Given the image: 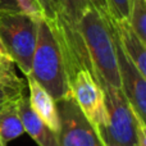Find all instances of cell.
<instances>
[{
    "label": "cell",
    "mask_w": 146,
    "mask_h": 146,
    "mask_svg": "<svg viewBox=\"0 0 146 146\" xmlns=\"http://www.w3.org/2000/svg\"><path fill=\"white\" fill-rule=\"evenodd\" d=\"M71 94L82 114L96 129L104 145V133L108 127V111L103 88L94 78L92 73L87 69L78 71L71 82Z\"/></svg>",
    "instance_id": "5"
},
{
    "label": "cell",
    "mask_w": 146,
    "mask_h": 146,
    "mask_svg": "<svg viewBox=\"0 0 146 146\" xmlns=\"http://www.w3.org/2000/svg\"><path fill=\"white\" fill-rule=\"evenodd\" d=\"M128 23L140 40L146 44V0H131Z\"/></svg>",
    "instance_id": "13"
},
{
    "label": "cell",
    "mask_w": 146,
    "mask_h": 146,
    "mask_svg": "<svg viewBox=\"0 0 146 146\" xmlns=\"http://www.w3.org/2000/svg\"><path fill=\"white\" fill-rule=\"evenodd\" d=\"M7 12H19L14 0H0V14Z\"/></svg>",
    "instance_id": "17"
},
{
    "label": "cell",
    "mask_w": 146,
    "mask_h": 146,
    "mask_svg": "<svg viewBox=\"0 0 146 146\" xmlns=\"http://www.w3.org/2000/svg\"><path fill=\"white\" fill-rule=\"evenodd\" d=\"M111 26L122 50L137 68V71L146 77V44L140 40L128 21L111 19Z\"/></svg>",
    "instance_id": "9"
},
{
    "label": "cell",
    "mask_w": 146,
    "mask_h": 146,
    "mask_svg": "<svg viewBox=\"0 0 146 146\" xmlns=\"http://www.w3.org/2000/svg\"><path fill=\"white\" fill-rule=\"evenodd\" d=\"M26 82L14 71L13 63H0V109L15 104L25 95Z\"/></svg>",
    "instance_id": "11"
},
{
    "label": "cell",
    "mask_w": 146,
    "mask_h": 146,
    "mask_svg": "<svg viewBox=\"0 0 146 146\" xmlns=\"http://www.w3.org/2000/svg\"><path fill=\"white\" fill-rule=\"evenodd\" d=\"M114 31V30H113ZM115 38V53L118 59V69L121 76V90L123 91L124 96L127 98L129 105L132 106L133 111L139 118L145 121L146 115V80L137 68L132 64L128 56L124 54L119 45L118 40Z\"/></svg>",
    "instance_id": "7"
},
{
    "label": "cell",
    "mask_w": 146,
    "mask_h": 146,
    "mask_svg": "<svg viewBox=\"0 0 146 146\" xmlns=\"http://www.w3.org/2000/svg\"><path fill=\"white\" fill-rule=\"evenodd\" d=\"M37 37V21L22 12L0 14V40L12 62L23 74H30Z\"/></svg>",
    "instance_id": "3"
},
{
    "label": "cell",
    "mask_w": 146,
    "mask_h": 146,
    "mask_svg": "<svg viewBox=\"0 0 146 146\" xmlns=\"http://www.w3.org/2000/svg\"><path fill=\"white\" fill-rule=\"evenodd\" d=\"M0 63H13L12 59H10V56L8 55L7 50H5L4 45H3L1 40H0Z\"/></svg>",
    "instance_id": "18"
},
{
    "label": "cell",
    "mask_w": 146,
    "mask_h": 146,
    "mask_svg": "<svg viewBox=\"0 0 146 146\" xmlns=\"http://www.w3.org/2000/svg\"><path fill=\"white\" fill-rule=\"evenodd\" d=\"M101 88L108 111L104 145L137 146V124L142 119L136 115L121 88L109 85H103Z\"/></svg>",
    "instance_id": "4"
},
{
    "label": "cell",
    "mask_w": 146,
    "mask_h": 146,
    "mask_svg": "<svg viewBox=\"0 0 146 146\" xmlns=\"http://www.w3.org/2000/svg\"><path fill=\"white\" fill-rule=\"evenodd\" d=\"M78 26L94 78L100 86L121 88L115 38L106 10L94 0H82L78 10Z\"/></svg>",
    "instance_id": "1"
},
{
    "label": "cell",
    "mask_w": 146,
    "mask_h": 146,
    "mask_svg": "<svg viewBox=\"0 0 146 146\" xmlns=\"http://www.w3.org/2000/svg\"><path fill=\"white\" fill-rule=\"evenodd\" d=\"M0 146H4V145H3V144H1V141H0Z\"/></svg>",
    "instance_id": "19"
},
{
    "label": "cell",
    "mask_w": 146,
    "mask_h": 146,
    "mask_svg": "<svg viewBox=\"0 0 146 146\" xmlns=\"http://www.w3.org/2000/svg\"><path fill=\"white\" fill-rule=\"evenodd\" d=\"M14 3L17 5L18 10L27 14L28 17L33 18L36 21L44 18L42 8H41L38 0H14Z\"/></svg>",
    "instance_id": "16"
},
{
    "label": "cell",
    "mask_w": 146,
    "mask_h": 146,
    "mask_svg": "<svg viewBox=\"0 0 146 146\" xmlns=\"http://www.w3.org/2000/svg\"><path fill=\"white\" fill-rule=\"evenodd\" d=\"M94 1H95L99 7L105 9V3H104V0H94ZM38 3H40L41 8H42L44 17L48 21H51V19H54L55 15L62 10L66 0H38Z\"/></svg>",
    "instance_id": "15"
},
{
    "label": "cell",
    "mask_w": 146,
    "mask_h": 146,
    "mask_svg": "<svg viewBox=\"0 0 146 146\" xmlns=\"http://www.w3.org/2000/svg\"><path fill=\"white\" fill-rule=\"evenodd\" d=\"M18 111L25 132H27L38 146H62L59 135L49 128L30 108L27 96H23L18 101Z\"/></svg>",
    "instance_id": "10"
},
{
    "label": "cell",
    "mask_w": 146,
    "mask_h": 146,
    "mask_svg": "<svg viewBox=\"0 0 146 146\" xmlns=\"http://www.w3.org/2000/svg\"><path fill=\"white\" fill-rule=\"evenodd\" d=\"M108 15L113 21H128L131 0H104Z\"/></svg>",
    "instance_id": "14"
},
{
    "label": "cell",
    "mask_w": 146,
    "mask_h": 146,
    "mask_svg": "<svg viewBox=\"0 0 146 146\" xmlns=\"http://www.w3.org/2000/svg\"><path fill=\"white\" fill-rule=\"evenodd\" d=\"M62 146H104L96 129L86 119L72 95L56 101Z\"/></svg>",
    "instance_id": "6"
},
{
    "label": "cell",
    "mask_w": 146,
    "mask_h": 146,
    "mask_svg": "<svg viewBox=\"0 0 146 146\" xmlns=\"http://www.w3.org/2000/svg\"><path fill=\"white\" fill-rule=\"evenodd\" d=\"M26 80L30 92L27 98L30 108L49 128L59 135L60 121H59L56 101L31 74H26Z\"/></svg>",
    "instance_id": "8"
},
{
    "label": "cell",
    "mask_w": 146,
    "mask_h": 146,
    "mask_svg": "<svg viewBox=\"0 0 146 146\" xmlns=\"http://www.w3.org/2000/svg\"><path fill=\"white\" fill-rule=\"evenodd\" d=\"M25 132L18 111V103L10 104L0 109V141L4 146L15 140Z\"/></svg>",
    "instance_id": "12"
},
{
    "label": "cell",
    "mask_w": 146,
    "mask_h": 146,
    "mask_svg": "<svg viewBox=\"0 0 146 146\" xmlns=\"http://www.w3.org/2000/svg\"><path fill=\"white\" fill-rule=\"evenodd\" d=\"M30 74L55 101L72 95L58 40L45 17L37 21V37Z\"/></svg>",
    "instance_id": "2"
}]
</instances>
